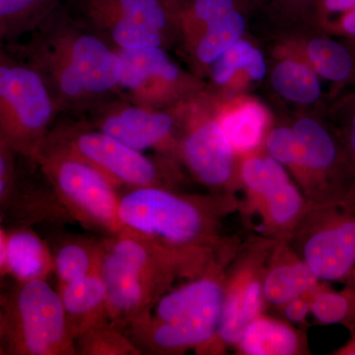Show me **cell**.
<instances>
[{"label":"cell","mask_w":355,"mask_h":355,"mask_svg":"<svg viewBox=\"0 0 355 355\" xmlns=\"http://www.w3.org/2000/svg\"><path fill=\"white\" fill-rule=\"evenodd\" d=\"M211 209L210 200L144 187L120 196L118 214L128 232L174 249L207 253L216 228Z\"/></svg>","instance_id":"cell-1"},{"label":"cell","mask_w":355,"mask_h":355,"mask_svg":"<svg viewBox=\"0 0 355 355\" xmlns=\"http://www.w3.org/2000/svg\"><path fill=\"white\" fill-rule=\"evenodd\" d=\"M0 309L2 354H76L62 299L46 279L17 282Z\"/></svg>","instance_id":"cell-2"},{"label":"cell","mask_w":355,"mask_h":355,"mask_svg":"<svg viewBox=\"0 0 355 355\" xmlns=\"http://www.w3.org/2000/svg\"><path fill=\"white\" fill-rule=\"evenodd\" d=\"M55 107L41 72L0 46V141L33 160L50 135Z\"/></svg>","instance_id":"cell-3"},{"label":"cell","mask_w":355,"mask_h":355,"mask_svg":"<svg viewBox=\"0 0 355 355\" xmlns=\"http://www.w3.org/2000/svg\"><path fill=\"white\" fill-rule=\"evenodd\" d=\"M32 161L40 166L72 216L113 235L125 231L119 218L120 196L116 188L94 166L49 135Z\"/></svg>","instance_id":"cell-4"},{"label":"cell","mask_w":355,"mask_h":355,"mask_svg":"<svg viewBox=\"0 0 355 355\" xmlns=\"http://www.w3.org/2000/svg\"><path fill=\"white\" fill-rule=\"evenodd\" d=\"M302 261L320 280L345 279L355 266V198L315 205Z\"/></svg>","instance_id":"cell-5"},{"label":"cell","mask_w":355,"mask_h":355,"mask_svg":"<svg viewBox=\"0 0 355 355\" xmlns=\"http://www.w3.org/2000/svg\"><path fill=\"white\" fill-rule=\"evenodd\" d=\"M49 137L94 166L116 188L160 187L157 166L151 159L101 130H74L55 137L50 133Z\"/></svg>","instance_id":"cell-6"},{"label":"cell","mask_w":355,"mask_h":355,"mask_svg":"<svg viewBox=\"0 0 355 355\" xmlns=\"http://www.w3.org/2000/svg\"><path fill=\"white\" fill-rule=\"evenodd\" d=\"M259 261L243 263L224 286L220 321L214 342L237 347L248 324L261 315L265 296Z\"/></svg>","instance_id":"cell-7"},{"label":"cell","mask_w":355,"mask_h":355,"mask_svg":"<svg viewBox=\"0 0 355 355\" xmlns=\"http://www.w3.org/2000/svg\"><path fill=\"white\" fill-rule=\"evenodd\" d=\"M57 46L76 70L89 97L106 94L120 86L123 65L118 51L99 37L74 33L60 39Z\"/></svg>","instance_id":"cell-8"},{"label":"cell","mask_w":355,"mask_h":355,"mask_svg":"<svg viewBox=\"0 0 355 355\" xmlns=\"http://www.w3.org/2000/svg\"><path fill=\"white\" fill-rule=\"evenodd\" d=\"M182 153L202 183L220 187L230 179L234 149L217 121H209L193 130L184 140Z\"/></svg>","instance_id":"cell-9"},{"label":"cell","mask_w":355,"mask_h":355,"mask_svg":"<svg viewBox=\"0 0 355 355\" xmlns=\"http://www.w3.org/2000/svg\"><path fill=\"white\" fill-rule=\"evenodd\" d=\"M173 125L169 114L154 113L141 106H123L102 116L97 130L142 153L165 141Z\"/></svg>","instance_id":"cell-10"},{"label":"cell","mask_w":355,"mask_h":355,"mask_svg":"<svg viewBox=\"0 0 355 355\" xmlns=\"http://www.w3.org/2000/svg\"><path fill=\"white\" fill-rule=\"evenodd\" d=\"M224 286L216 275H198L197 279L166 291L141 317L157 323H169L198 316L222 307Z\"/></svg>","instance_id":"cell-11"},{"label":"cell","mask_w":355,"mask_h":355,"mask_svg":"<svg viewBox=\"0 0 355 355\" xmlns=\"http://www.w3.org/2000/svg\"><path fill=\"white\" fill-rule=\"evenodd\" d=\"M71 6L93 25L106 29L121 18H128L162 31L171 9L164 0H69Z\"/></svg>","instance_id":"cell-12"},{"label":"cell","mask_w":355,"mask_h":355,"mask_svg":"<svg viewBox=\"0 0 355 355\" xmlns=\"http://www.w3.org/2000/svg\"><path fill=\"white\" fill-rule=\"evenodd\" d=\"M67 323L76 338L107 317V291L100 266L88 277L69 284H58Z\"/></svg>","instance_id":"cell-13"},{"label":"cell","mask_w":355,"mask_h":355,"mask_svg":"<svg viewBox=\"0 0 355 355\" xmlns=\"http://www.w3.org/2000/svg\"><path fill=\"white\" fill-rule=\"evenodd\" d=\"M196 20L207 26L197 50L203 64L216 62L245 31V18L238 10L236 0L207 7L197 14Z\"/></svg>","instance_id":"cell-14"},{"label":"cell","mask_w":355,"mask_h":355,"mask_svg":"<svg viewBox=\"0 0 355 355\" xmlns=\"http://www.w3.org/2000/svg\"><path fill=\"white\" fill-rule=\"evenodd\" d=\"M6 272L18 282L46 279L53 272V258L36 233L18 229L6 235Z\"/></svg>","instance_id":"cell-15"},{"label":"cell","mask_w":355,"mask_h":355,"mask_svg":"<svg viewBox=\"0 0 355 355\" xmlns=\"http://www.w3.org/2000/svg\"><path fill=\"white\" fill-rule=\"evenodd\" d=\"M237 347L247 355H294L303 350L297 331L263 315L248 324Z\"/></svg>","instance_id":"cell-16"},{"label":"cell","mask_w":355,"mask_h":355,"mask_svg":"<svg viewBox=\"0 0 355 355\" xmlns=\"http://www.w3.org/2000/svg\"><path fill=\"white\" fill-rule=\"evenodd\" d=\"M320 282L302 260L279 261L263 275V296L270 304L284 306L299 296L313 295Z\"/></svg>","instance_id":"cell-17"},{"label":"cell","mask_w":355,"mask_h":355,"mask_svg":"<svg viewBox=\"0 0 355 355\" xmlns=\"http://www.w3.org/2000/svg\"><path fill=\"white\" fill-rule=\"evenodd\" d=\"M123 65L120 86L132 94L146 79L161 76L166 80H177L179 69L173 64L160 46L116 50Z\"/></svg>","instance_id":"cell-18"},{"label":"cell","mask_w":355,"mask_h":355,"mask_svg":"<svg viewBox=\"0 0 355 355\" xmlns=\"http://www.w3.org/2000/svg\"><path fill=\"white\" fill-rule=\"evenodd\" d=\"M268 114L258 103L248 102L222 116L219 125L234 151L248 153L263 139Z\"/></svg>","instance_id":"cell-19"},{"label":"cell","mask_w":355,"mask_h":355,"mask_svg":"<svg viewBox=\"0 0 355 355\" xmlns=\"http://www.w3.org/2000/svg\"><path fill=\"white\" fill-rule=\"evenodd\" d=\"M58 6V0H0V46L31 30Z\"/></svg>","instance_id":"cell-20"},{"label":"cell","mask_w":355,"mask_h":355,"mask_svg":"<svg viewBox=\"0 0 355 355\" xmlns=\"http://www.w3.org/2000/svg\"><path fill=\"white\" fill-rule=\"evenodd\" d=\"M273 87L291 101L313 104L321 96V85L316 72L307 65L286 60L273 69Z\"/></svg>","instance_id":"cell-21"},{"label":"cell","mask_w":355,"mask_h":355,"mask_svg":"<svg viewBox=\"0 0 355 355\" xmlns=\"http://www.w3.org/2000/svg\"><path fill=\"white\" fill-rule=\"evenodd\" d=\"M307 55L313 70L333 83H345L355 74V62L352 53L333 40H312L308 44Z\"/></svg>","instance_id":"cell-22"},{"label":"cell","mask_w":355,"mask_h":355,"mask_svg":"<svg viewBox=\"0 0 355 355\" xmlns=\"http://www.w3.org/2000/svg\"><path fill=\"white\" fill-rule=\"evenodd\" d=\"M100 245L86 241L64 243L55 252L53 272L58 284H69L88 277L100 266Z\"/></svg>","instance_id":"cell-23"},{"label":"cell","mask_w":355,"mask_h":355,"mask_svg":"<svg viewBox=\"0 0 355 355\" xmlns=\"http://www.w3.org/2000/svg\"><path fill=\"white\" fill-rule=\"evenodd\" d=\"M76 354L137 355L139 347L108 319L101 320L77 336Z\"/></svg>","instance_id":"cell-24"},{"label":"cell","mask_w":355,"mask_h":355,"mask_svg":"<svg viewBox=\"0 0 355 355\" xmlns=\"http://www.w3.org/2000/svg\"><path fill=\"white\" fill-rule=\"evenodd\" d=\"M268 226L277 229L292 227L303 216L304 198L291 181L256 200Z\"/></svg>","instance_id":"cell-25"},{"label":"cell","mask_w":355,"mask_h":355,"mask_svg":"<svg viewBox=\"0 0 355 355\" xmlns=\"http://www.w3.org/2000/svg\"><path fill=\"white\" fill-rule=\"evenodd\" d=\"M214 64V78L216 83H227L236 71L246 70L254 80H261L266 76V64L263 53L245 41H237L217 58Z\"/></svg>","instance_id":"cell-26"},{"label":"cell","mask_w":355,"mask_h":355,"mask_svg":"<svg viewBox=\"0 0 355 355\" xmlns=\"http://www.w3.org/2000/svg\"><path fill=\"white\" fill-rule=\"evenodd\" d=\"M311 314L322 324H355V291L319 288L311 298Z\"/></svg>","instance_id":"cell-27"},{"label":"cell","mask_w":355,"mask_h":355,"mask_svg":"<svg viewBox=\"0 0 355 355\" xmlns=\"http://www.w3.org/2000/svg\"><path fill=\"white\" fill-rule=\"evenodd\" d=\"M105 30L110 32L112 41L119 50L160 46L162 43L160 31L128 18L114 21Z\"/></svg>","instance_id":"cell-28"},{"label":"cell","mask_w":355,"mask_h":355,"mask_svg":"<svg viewBox=\"0 0 355 355\" xmlns=\"http://www.w3.org/2000/svg\"><path fill=\"white\" fill-rule=\"evenodd\" d=\"M270 157L282 165L303 168V150L293 128H280L272 130L266 139Z\"/></svg>","instance_id":"cell-29"},{"label":"cell","mask_w":355,"mask_h":355,"mask_svg":"<svg viewBox=\"0 0 355 355\" xmlns=\"http://www.w3.org/2000/svg\"><path fill=\"white\" fill-rule=\"evenodd\" d=\"M18 154L0 141V202L12 191L16 180L15 158Z\"/></svg>","instance_id":"cell-30"},{"label":"cell","mask_w":355,"mask_h":355,"mask_svg":"<svg viewBox=\"0 0 355 355\" xmlns=\"http://www.w3.org/2000/svg\"><path fill=\"white\" fill-rule=\"evenodd\" d=\"M342 113L343 135L347 153L355 165V95L345 103Z\"/></svg>","instance_id":"cell-31"},{"label":"cell","mask_w":355,"mask_h":355,"mask_svg":"<svg viewBox=\"0 0 355 355\" xmlns=\"http://www.w3.org/2000/svg\"><path fill=\"white\" fill-rule=\"evenodd\" d=\"M313 295L299 296L292 299L282 306L284 316L291 323L301 324L305 322L308 314L311 313V298Z\"/></svg>","instance_id":"cell-32"},{"label":"cell","mask_w":355,"mask_h":355,"mask_svg":"<svg viewBox=\"0 0 355 355\" xmlns=\"http://www.w3.org/2000/svg\"><path fill=\"white\" fill-rule=\"evenodd\" d=\"M320 11L324 15H342L355 8V0H317Z\"/></svg>","instance_id":"cell-33"},{"label":"cell","mask_w":355,"mask_h":355,"mask_svg":"<svg viewBox=\"0 0 355 355\" xmlns=\"http://www.w3.org/2000/svg\"><path fill=\"white\" fill-rule=\"evenodd\" d=\"M6 272V235L0 227V275Z\"/></svg>","instance_id":"cell-34"},{"label":"cell","mask_w":355,"mask_h":355,"mask_svg":"<svg viewBox=\"0 0 355 355\" xmlns=\"http://www.w3.org/2000/svg\"><path fill=\"white\" fill-rule=\"evenodd\" d=\"M336 354L340 355H355V336L345 343L340 349L336 350Z\"/></svg>","instance_id":"cell-35"},{"label":"cell","mask_w":355,"mask_h":355,"mask_svg":"<svg viewBox=\"0 0 355 355\" xmlns=\"http://www.w3.org/2000/svg\"><path fill=\"white\" fill-rule=\"evenodd\" d=\"M1 335H2V319H1V309H0V354H2L1 349Z\"/></svg>","instance_id":"cell-36"},{"label":"cell","mask_w":355,"mask_h":355,"mask_svg":"<svg viewBox=\"0 0 355 355\" xmlns=\"http://www.w3.org/2000/svg\"><path fill=\"white\" fill-rule=\"evenodd\" d=\"M289 1L293 2V3L306 4L308 2L313 1V0H289Z\"/></svg>","instance_id":"cell-37"},{"label":"cell","mask_w":355,"mask_h":355,"mask_svg":"<svg viewBox=\"0 0 355 355\" xmlns=\"http://www.w3.org/2000/svg\"><path fill=\"white\" fill-rule=\"evenodd\" d=\"M164 1H166V2H172L173 0H164Z\"/></svg>","instance_id":"cell-38"},{"label":"cell","mask_w":355,"mask_h":355,"mask_svg":"<svg viewBox=\"0 0 355 355\" xmlns=\"http://www.w3.org/2000/svg\"></svg>","instance_id":"cell-39"}]
</instances>
